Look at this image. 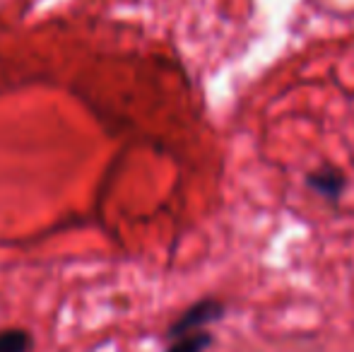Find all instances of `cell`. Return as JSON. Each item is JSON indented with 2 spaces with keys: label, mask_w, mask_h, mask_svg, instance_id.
<instances>
[{
  "label": "cell",
  "mask_w": 354,
  "mask_h": 352,
  "mask_svg": "<svg viewBox=\"0 0 354 352\" xmlns=\"http://www.w3.org/2000/svg\"><path fill=\"white\" fill-rule=\"evenodd\" d=\"M227 316V304L217 297H203V299L188 304L171 324L164 331V338L174 340L181 338V335L188 333H198V331H207V326L217 324Z\"/></svg>",
  "instance_id": "1"
},
{
  "label": "cell",
  "mask_w": 354,
  "mask_h": 352,
  "mask_svg": "<svg viewBox=\"0 0 354 352\" xmlns=\"http://www.w3.org/2000/svg\"><path fill=\"white\" fill-rule=\"evenodd\" d=\"M306 186L311 188L316 196H321L323 201L337 205L340 198L347 191V176L337 169L335 165H321L318 169L306 174Z\"/></svg>",
  "instance_id": "2"
},
{
  "label": "cell",
  "mask_w": 354,
  "mask_h": 352,
  "mask_svg": "<svg viewBox=\"0 0 354 352\" xmlns=\"http://www.w3.org/2000/svg\"><path fill=\"white\" fill-rule=\"evenodd\" d=\"M32 350H34L32 331L19 328V326L0 328V352H32Z\"/></svg>",
  "instance_id": "3"
},
{
  "label": "cell",
  "mask_w": 354,
  "mask_h": 352,
  "mask_svg": "<svg viewBox=\"0 0 354 352\" xmlns=\"http://www.w3.org/2000/svg\"><path fill=\"white\" fill-rule=\"evenodd\" d=\"M214 345V335L210 331H198V333H188L181 338L169 340L164 352H207Z\"/></svg>",
  "instance_id": "4"
}]
</instances>
